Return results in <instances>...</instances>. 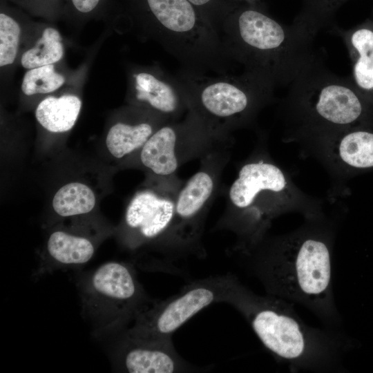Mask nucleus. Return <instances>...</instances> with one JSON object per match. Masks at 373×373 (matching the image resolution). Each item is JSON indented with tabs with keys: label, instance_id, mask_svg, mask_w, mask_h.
Instances as JSON below:
<instances>
[{
	"label": "nucleus",
	"instance_id": "1",
	"mask_svg": "<svg viewBox=\"0 0 373 373\" xmlns=\"http://www.w3.org/2000/svg\"><path fill=\"white\" fill-rule=\"evenodd\" d=\"M296 229L239 252L241 265L267 294L312 312L324 327L341 329L343 318L332 286V256L338 219L325 213Z\"/></svg>",
	"mask_w": 373,
	"mask_h": 373
},
{
	"label": "nucleus",
	"instance_id": "2",
	"mask_svg": "<svg viewBox=\"0 0 373 373\" xmlns=\"http://www.w3.org/2000/svg\"><path fill=\"white\" fill-rule=\"evenodd\" d=\"M222 303L245 318L263 346L292 372H343V357L354 342L341 329L307 325L294 303L255 294L231 274Z\"/></svg>",
	"mask_w": 373,
	"mask_h": 373
},
{
	"label": "nucleus",
	"instance_id": "3",
	"mask_svg": "<svg viewBox=\"0 0 373 373\" xmlns=\"http://www.w3.org/2000/svg\"><path fill=\"white\" fill-rule=\"evenodd\" d=\"M219 33L236 64L275 88L287 87L316 57L315 35L294 21L290 26L279 22L256 4L231 6Z\"/></svg>",
	"mask_w": 373,
	"mask_h": 373
},
{
	"label": "nucleus",
	"instance_id": "4",
	"mask_svg": "<svg viewBox=\"0 0 373 373\" xmlns=\"http://www.w3.org/2000/svg\"><path fill=\"white\" fill-rule=\"evenodd\" d=\"M287 87L282 111L290 140L300 142L373 124V106L357 90L350 77L333 73L317 57Z\"/></svg>",
	"mask_w": 373,
	"mask_h": 373
},
{
	"label": "nucleus",
	"instance_id": "5",
	"mask_svg": "<svg viewBox=\"0 0 373 373\" xmlns=\"http://www.w3.org/2000/svg\"><path fill=\"white\" fill-rule=\"evenodd\" d=\"M229 198L235 210L229 226L240 238L239 251L260 242L271 220L283 213L298 212L305 218L324 214L321 200L300 190L286 171L265 156L241 166Z\"/></svg>",
	"mask_w": 373,
	"mask_h": 373
},
{
	"label": "nucleus",
	"instance_id": "6",
	"mask_svg": "<svg viewBox=\"0 0 373 373\" xmlns=\"http://www.w3.org/2000/svg\"><path fill=\"white\" fill-rule=\"evenodd\" d=\"M144 27L182 64L200 73H229L235 66L220 33L189 0H131Z\"/></svg>",
	"mask_w": 373,
	"mask_h": 373
},
{
	"label": "nucleus",
	"instance_id": "7",
	"mask_svg": "<svg viewBox=\"0 0 373 373\" xmlns=\"http://www.w3.org/2000/svg\"><path fill=\"white\" fill-rule=\"evenodd\" d=\"M207 75L182 67L175 75L190 113L217 133L250 122L271 101L276 88L265 78L246 70L239 75Z\"/></svg>",
	"mask_w": 373,
	"mask_h": 373
},
{
	"label": "nucleus",
	"instance_id": "8",
	"mask_svg": "<svg viewBox=\"0 0 373 373\" xmlns=\"http://www.w3.org/2000/svg\"><path fill=\"white\" fill-rule=\"evenodd\" d=\"M231 274L198 280L169 298L153 303L135 317V324L128 332L151 340L171 339L173 334L199 312L222 303Z\"/></svg>",
	"mask_w": 373,
	"mask_h": 373
},
{
	"label": "nucleus",
	"instance_id": "9",
	"mask_svg": "<svg viewBox=\"0 0 373 373\" xmlns=\"http://www.w3.org/2000/svg\"><path fill=\"white\" fill-rule=\"evenodd\" d=\"M300 142L335 178L373 171V124L320 134Z\"/></svg>",
	"mask_w": 373,
	"mask_h": 373
},
{
	"label": "nucleus",
	"instance_id": "10",
	"mask_svg": "<svg viewBox=\"0 0 373 373\" xmlns=\"http://www.w3.org/2000/svg\"><path fill=\"white\" fill-rule=\"evenodd\" d=\"M175 201L149 190L137 193L128 204L124 216L128 244L139 245L166 233L172 238Z\"/></svg>",
	"mask_w": 373,
	"mask_h": 373
},
{
	"label": "nucleus",
	"instance_id": "11",
	"mask_svg": "<svg viewBox=\"0 0 373 373\" xmlns=\"http://www.w3.org/2000/svg\"><path fill=\"white\" fill-rule=\"evenodd\" d=\"M119 352L121 369L130 373H176L196 371L175 350L171 339L151 340L125 334Z\"/></svg>",
	"mask_w": 373,
	"mask_h": 373
},
{
	"label": "nucleus",
	"instance_id": "12",
	"mask_svg": "<svg viewBox=\"0 0 373 373\" xmlns=\"http://www.w3.org/2000/svg\"><path fill=\"white\" fill-rule=\"evenodd\" d=\"M134 100L170 122L189 109L182 86L175 75L160 68L137 70L132 74Z\"/></svg>",
	"mask_w": 373,
	"mask_h": 373
},
{
	"label": "nucleus",
	"instance_id": "13",
	"mask_svg": "<svg viewBox=\"0 0 373 373\" xmlns=\"http://www.w3.org/2000/svg\"><path fill=\"white\" fill-rule=\"evenodd\" d=\"M200 120L191 113L182 123L168 122L160 126L140 149V161L154 174H173L180 164L179 151L182 142L195 128Z\"/></svg>",
	"mask_w": 373,
	"mask_h": 373
},
{
	"label": "nucleus",
	"instance_id": "14",
	"mask_svg": "<svg viewBox=\"0 0 373 373\" xmlns=\"http://www.w3.org/2000/svg\"><path fill=\"white\" fill-rule=\"evenodd\" d=\"M92 287L100 297L115 304L122 318L136 317L142 308L143 293L133 269L126 264L109 262L93 274Z\"/></svg>",
	"mask_w": 373,
	"mask_h": 373
},
{
	"label": "nucleus",
	"instance_id": "15",
	"mask_svg": "<svg viewBox=\"0 0 373 373\" xmlns=\"http://www.w3.org/2000/svg\"><path fill=\"white\" fill-rule=\"evenodd\" d=\"M215 182L206 171L195 173L179 192L175 201L172 238L186 243L196 238L198 218L213 194Z\"/></svg>",
	"mask_w": 373,
	"mask_h": 373
},
{
	"label": "nucleus",
	"instance_id": "16",
	"mask_svg": "<svg viewBox=\"0 0 373 373\" xmlns=\"http://www.w3.org/2000/svg\"><path fill=\"white\" fill-rule=\"evenodd\" d=\"M342 38L350 55L353 84L373 106V19L349 29L334 28Z\"/></svg>",
	"mask_w": 373,
	"mask_h": 373
},
{
	"label": "nucleus",
	"instance_id": "17",
	"mask_svg": "<svg viewBox=\"0 0 373 373\" xmlns=\"http://www.w3.org/2000/svg\"><path fill=\"white\" fill-rule=\"evenodd\" d=\"M81 108L82 102L75 95L48 97L37 106L35 117L46 130L52 133H64L74 126Z\"/></svg>",
	"mask_w": 373,
	"mask_h": 373
},
{
	"label": "nucleus",
	"instance_id": "18",
	"mask_svg": "<svg viewBox=\"0 0 373 373\" xmlns=\"http://www.w3.org/2000/svg\"><path fill=\"white\" fill-rule=\"evenodd\" d=\"M162 125L155 126L154 122L148 121L133 124L118 122L108 130L106 137V148L114 157L121 159L141 149Z\"/></svg>",
	"mask_w": 373,
	"mask_h": 373
},
{
	"label": "nucleus",
	"instance_id": "19",
	"mask_svg": "<svg viewBox=\"0 0 373 373\" xmlns=\"http://www.w3.org/2000/svg\"><path fill=\"white\" fill-rule=\"evenodd\" d=\"M47 249L55 260L63 265L86 263L95 252L94 246L88 238L62 231H56L50 234Z\"/></svg>",
	"mask_w": 373,
	"mask_h": 373
},
{
	"label": "nucleus",
	"instance_id": "20",
	"mask_svg": "<svg viewBox=\"0 0 373 373\" xmlns=\"http://www.w3.org/2000/svg\"><path fill=\"white\" fill-rule=\"evenodd\" d=\"M96 204L93 191L86 184L72 182L62 186L55 193L52 205L55 213L62 217L88 213Z\"/></svg>",
	"mask_w": 373,
	"mask_h": 373
},
{
	"label": "nucleus",
	"instance_id": "21",
	"mask_svg": "<svg viewBox=\"0 0 373 373\" xmlns=\"http://www.w3.org/2000/svg\"><path fill=\"white\" fill-rule=\"evenodd\" d=\"M64 55V46L59 32L55 28H46L35 45L21 57V64L26 69L54 64Z\"/></svg>",
	"mask_w": 373,
	"mask_h": 373
},
{
	"label": "nucleus",
	"instance_id": "22",
	"mask_svg": "<svg viewBox=\"0 0 373 373\" xmlns=\"http://www.w3.org/2000/svg\"><path fill=\"white\" fill-rule=\"evenodd\" d=\"M350 0H303V6L294 21L313 35L331 26L337 10Z\"/></svg>",
	"mask_w": 373,
	"mask_h": 373
},
{
	"label": "nucleus",
	"instance_id": "23",
	"mask_svg": "<svg viewBox=\"0 0 373 373\" xmlns=\"http://www.w3.org/2000/svg\"><path fill=\"white\" fill-rule=\"evenodd\" d=\"M65 77L57 73L54 64L29 69L21 84L22 92L28 95L52 93L61 87Z\"/></svg>",
	"mask_w": 373,
	"mask_h": 373
},
{
	"label": "nucleus",
	"instance_id": "24",
	"mask_svg": "<svg viewBox=\"0 0 373 373\" xmlns=\"http://www.w3.org/2000/svg\"><path fill=\"white\" fill-rule=\"evenodd\" d=\"M1 6L0 12V66L12 64L18 52L21 27L12 13Z\"/></svg>",
	"mask_w": 373,
	"mask_h": 373
},
{
	"label": "nucleus",
	"instance_id": "25",
	"mask_svg": "<svg viewBox=\"0 0 373 373\" xmlns=\"http://www.w3.org/2000/svg\"><path fill=\"white\" fill-rule=\"evenodd\" d=\"M189 1L202 12L219 32L221 21L231 6H225L221 0Z\"/></svg>",
	"mask_w": 373,
	"mask_h": 373
},
{
	"label": "nucleus",
	"instance_id": "26",
	"mask_svg": "<svg viewBox=\"0 0 373 373\" xmlns=\"http://www.w3.org/2000/svg\"><path fill=\"white\" fill-rule=\"evenodd\" d=\"M30 11L48 16L59 10L60 0H12Z\"/></svg>",
	"mask_w": 373,
	"mask_h": 373
},
{
	"label": "nucleus",
	"instance_id": "27",
	"mask_svg": "<svg viewBox=\"0 0 373 373\" xmlns=\"http://www.w3.org/2000/svg\"><path fill=\"white\" fill-rule=\"evenodd\" d=\"M105 0H68V6L79 15L86 16L97 12Z\"/></svg>",
	"mask_w": 373,
	"mask_h": 373
},
{
	"label": "nucleus",
	"instance_id": "28",
	"mask_svg": "<svg viewBox=\"0 0 373 373\" xmlns=\"http://www.w3.org/2000/svg\"><path fill=\"white\" fill-rule=\"evenodd\" d=\"M243 1H245L246 2L245 3L256 4V0H243Z\"/></svg>",
	"mask_w": 373,
	"mask_h": 373
}]
</instances>
